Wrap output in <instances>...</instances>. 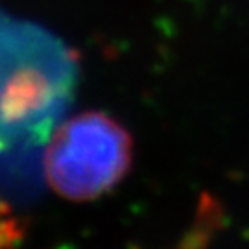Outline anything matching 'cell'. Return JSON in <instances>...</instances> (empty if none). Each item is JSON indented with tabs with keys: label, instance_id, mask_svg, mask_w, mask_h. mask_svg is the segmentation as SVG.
<instances>
[{
	"label": "cell",
	"instance_id": "obj_1",
	"mask_svg": "<svg viewBox=\"0 0 249 249\" xmlns=\"http://www.w3.org/2000/svg\"><path fill=\"white\" fill-rule=\"evenodd\" d=\"M129 164V139L100 113L71 120L55 135L46 157L48 181L69 199H92L116 185Z\"/></svg>",
	"mask_w": 249,
	"mask_h": 249
}]
</instances>
